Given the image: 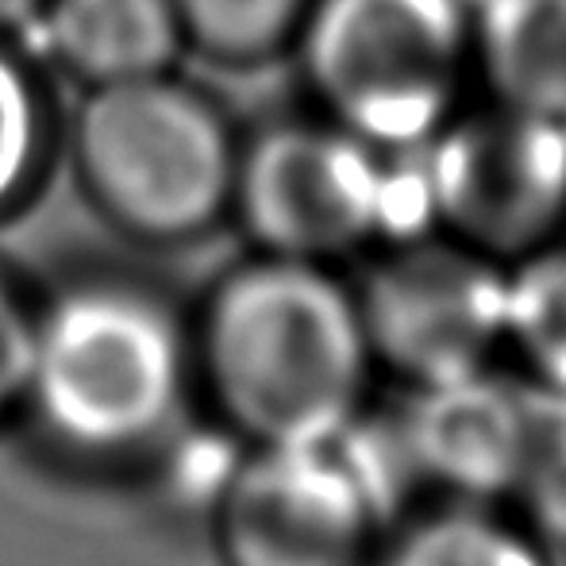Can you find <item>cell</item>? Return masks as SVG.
<instances>
[{
	"label": "cell",
	"instance_id": "1",
	"mask_svg": "<svg viewBox=\"0 0 566 566\" xmlns=\"http://www.w3.org/2000/svg\"><path fill=\"white\" fill-rule=\"evenodd\" d=\"M189 324L197 397L247 448L328 440L374 397L378 363L355 282L328 262L259 251L212 285Z\"/></svg>",
	"mask_w": 566,
	"mask_h": 566
},
{
	"label": "cell",
	"instance_id": "2",
	"mask_svg": "<svg viewBox=\"0 0 566 566\" xmlns=\"http://www.w3.org/2000/svg\"><path fill=\"white\" fill-rule=\"evenodd\" d=\"M193 397V324L158 290L85 277L35 305L23 417L70 459L147 462Z\"/></svg>",
	"mask_w": 566,
	"mask_h": 566
},
{
	"label": "cell",
	"instance_id": "3",
	"mask_svg": "<svg viewBox=\"0 0 566 566\" xmlns=\"http://www.w3.org/2000/svg\"><path fill=\"white\" fill-rule=\"evenodd\" d=\"M231 209L259 251L328 266L436 231L420 150L339 124H282L239 150Z\"/></svg>",
	"mask_w": 566,
	"mask_h": 566
},
{
	"label": "cell",
	"instance_id": "4",
	"mask_svg": "<svg viewBox=\"0 0 566 566\" xmlns=\"http://www.w3.org/2000/svg\"><path fill=\"white\" fill-rule=\"evenodd\" d=\"M74 163L90 201L119 231L181 243L231 209L239 150L220 108L166 70L85 90Z\"/></svg>",
	"mask_w": 566,
	"mask_h": 566
},
{
	"label": "cell",
	"instance_id": "5",
	"mask_svg": "<svg viewBox=\"0 0 566 566\" xmlns=\"http://www.w3.org/2000/svg\"><path fill=\"white\" fill-rule=\"evenodd\" d=\"M301 46L339 127L386 150H420L451 119L474 15L470 0H313Z\"/></svg>",
	"mask_w": 566,
	"mask_h": 566
},
{
	"label": "cell",
	"instance_id": "6",
	"mask_svg": "<svg viewBox=\"0 0 566 566\" xmlns=\"http://www.w3.org/2000/svg\"><path fill=\"white\" fill-rule=\"evenodd\" d=\"M355 293L378 374L397 389L440 386L505 355L509 266L443 231L370 254Z\"/></svg>",
	"mask_w": 566,
	"mask_h": 566
},
{
	"label": "cell",
	"instance_id": "7",
	"mask_svg": "<svg viewBox=\"0 0 566 566\" xmlns=\"http://www.w3.org/2000/svg\"><path fill=\"white\" fill-rule=\"evenodd\" d=\"M436 231L521 262L566 228V119L513 105L448 119L420 147Z\"/></svg>",
	"mask_w": 566,
	"mask_h": 566
},
{
	"label": "cell",
	"instance_id": "8",
	"mask_svg": "<svg viewBox=\"0 0 566 566\" xmlns=\"http://www.w3.org/2000/svg\"><path fill=\"white\" fill-rule=\"evenodd\" d=\"M386 528L336 436L247 448L209 516L220 566H370Z\"/></svg>",
	"mask_w": 566,
	"mask_h": 566
},
{
	"label": "cell",
	"instance_id": "9",
	"mask_svg": "<svg viewBox=\"0 0 566 566\" xmlns=\"http://www.w3.org/2000/svg\"><path fill=\"white\" fill-rule=\"evenodd\" d=\"M428 497L513 501L539 432V401L505 363L401 389Z\"/></svg>",
	"mask_w": 566,
	"mask_h": 566
},
{
	"label": "cell",
	"instance_id": "10",
	"mask_svg": "<svg viewBox=\"0 0 566 566\" xmlns=\"http://www.w3.org/2000/svg\"><path fill=\"white\" fill-rule=\"evenodd\" d=\"M31 28L85 90L166 74L186 46L174 0H43Z\"/></svg>",
	"mask_w": 566,
	"mask_h": 566
},
{
	"label": "cell",
	"instance_id": "11",
	"mask_svg": "<svg viewBox=\"0 0 566 566\" xmlns=\"http://www.w3.org/2000/svg\"><path fill=\"white\" fill-rule=\"evenodd\" d=\"M370 566H559L513 501L428 497L381 532Z\"/></svg>",
	"mask_w": 566,
	"mask_h": 566
},
{
	"label": "cell",
	"instance_id": "12",
	"mask_svg": "<svg viewBox=\"0 0 566 566\" xmlns=\"http://www.w3.org/2000/svg\"><path fill=\"white\" fill-rule=\"evenodd\" d=\"M474 54L501 105L566 119V0H478Z\"/></svg>",
	"mask_w": 566,
	"mask_h": 566
},
{
	"label": "cell",
	"instance_id": "13",
	"mask_svg": "<svg viewBox=\"0 0 566 566\" xmlns=\"http://www.w3.org/2000/svg\"><path fill=\"white\" fill-rule=\"evenodd\" d=\"M501 363L539 405H566V239L509 266Z\"/></svg>",
	"mask_w": 566,
	"mask_h": 566
},
{
	"label": "cell",
	"instance_id": "14",
	"mask_svg": "<svg viewBox=\"0 0 566 566\" xmlns=\"http://www.w3.org/2000/svg\"><path fill=\"white\" fill-rule=\"evenodd\" d=\"M186 43L220 62H254L274 54L305 28L313 0H174Z\"/></svg>",
	"mask_w": 566,
	"mask_h": 566
},
{
	"label": "cell",
	"instance_id": "15",
	"mask_svg": "<svg viewBox=\"0 0 566 566\" xmlns=\"http://www.w3.org/2000/svg\"><path fill=\"white\" fill-rule=\"evenodd\" d=\"M51 116L43 85L20 51L0 35V217L23 201L43 174Z\"/></svg>",
	"mask_w": 566,
	"mask_h": 566
},
{
	"label": "cell",
	"instance_id": "16",
	"mask_svg": "<svg viewBox=\"0 0 566 566\" xmlns=\"http://www.w3.org/2000/svg\"><path fill=\"white\" fill-rule=\"evenodd\" d=\"M513 505L555 555H566V405H539V432Z\"/></svg>",
	"mask_w": 566,
	"mask_h": 566
},
{
	"label": "cell",
	"instance_id": "17",
	"mask_svg": "<svg viewBox=\"0 0 566 566\" xmlns=\"http://www.w3.org/2000/svg\"><path fill=\"white\" fill-rule=\"evenodd\" d=\"M31 339H35V305L0 270V424L23 412Z\"/></svg>",
	"mask_w": 566,
	"mask_h": 566
},
{
	"label": "cell",
	"instance_id": "18",
	"mask_svg": "<svg viewBox=\"0 0 566 566\" xmlns=\"http://www.w3.org/2000/svg\"><path fill=\"white\" fill-rule=\"evenodd\" d=\"M39 4H43V0H0V35H8V31H20V28H31Z\"/></svg>",
	"mask_w": 566,
	"mask_h": 566
}]
</instances>
